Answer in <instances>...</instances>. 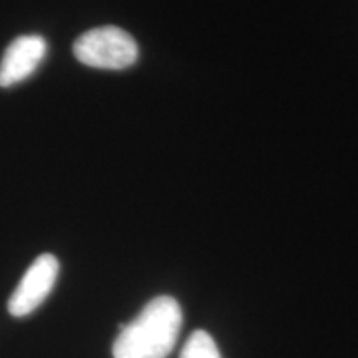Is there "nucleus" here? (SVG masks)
<instances>
[{"mask_svg": "<svg viewBox=\"0 0 358 358\" xmlns=\"http://www.w3.org/2000/svg\"><path fill=\"white\" fill-rule=\"evenodd\" d=\"M182 327V310L176 299L161 295L150 301L127 325H120L113 342V358H168Z\"/></svg>", "mask_w": 358, "mask_h": 358, "instance_id": "obj_1", "label": "nucleus"}, {"mask_svg": "<svg viewBox=\"0 0 358 358\" xmlns=\"http://www.w3.org/2000/svg\"><path fill=\"white\" fill-rule=\"evenodd\" d=\"M73 55L80 64L101 70H124L136 64L138 43L127 30L106 25L92 29L75 40Z\"/></svg>", "mask_w": 358, "mask_h": 358, "instance_id": "obj_2", "label": "nucleus"}, {"mask_svg": "<svg viewBox=\"0 0 358 358\" xmlns=\"http://www.w3.org/2000/svg\"><path fill=\"white\" fill-rule=\"evenodd\" d=\"M60 262L53 254H42L35 259L8 299V313L22 319L37 310L55 287Z\"/></svg>", "mask_w": 358, "mask_h": 358, "instance_id": "obj_3", "label": "nucleus"}, {"mask_svg": "<svg viewBox=\"0 0 358 358\" xmlns=\"http://www.w3.org/2000/svg\"><path fill=\"white\" fill-rule=\"evenodd\" d=\"M47 55V42L40 35H22L8 45L0 60V87L8 88L29 78Z\"/></svg>", "mask_w": 358, "mask_h": 358, "instance_id": "obj_4", "label": "nucleus"}, {"mask_svg": "<svg viewBox=\"0 0 358 358\" xmlns=\"http://www.w3.org/2000/svg\"><path fill=\"white\" fill-rule=\"evenodd\" d=\"M179 358H221L219 348L206 330H196L187 338Z\"/></svg>", "mask_w": 358, "mask_h": 358, "instance_id": "obj_5", "label": "nucleus"}]
</instances>
